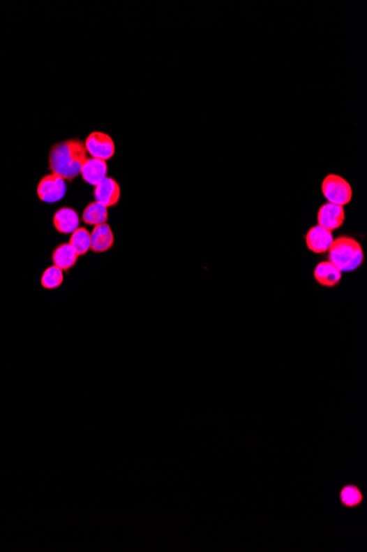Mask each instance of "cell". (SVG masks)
<instances>
[{
  "instance_id": "cell-2",
  "label": "cell",
  "mask_w": 367,
  "mask_h": 552,
  "mask_svg": "<svg viewBox=\"0 0 367 552\" xmlns=\"http://www.w3.org/2000/svg\"><path fill=\"white\" fill-rule=\"evenodd\" d=\"M328 261L341 273H351L362 266L364 250L354 238L340 236L334 240L329 249Z\"/></svg>"
},
{
  "instance_id": "cell-17",
  "label": "cell",
  "mask_w": 367,
  "mask_h": 552,
  "mask_svg": "<svg viewBox=\"0 0 367 552\" xmlns=\"http://www.w3.org/2000/svg\"><path fill=\"white\" fill-rule=\"evenodd\" d=\"M341 500L347 506H355L361 503L362 495L357 487L347 486L342 491Z\"/></svg>"
},
{
  "instance_id": "cell-13",
  "label": "cell",
  "mask_w": 367,
  "mask_h": 552,
  "mask_svg": "<svg viewBox=\"0 0 367 552\" xmlns=\"http://www.w3.org/2000/svg\"><path fill=\"white\" fill-rule=\"evenodd\" d=\"M78 257L80 256L68 242H63L53 250L51 261L61 270L70 271L77 263Z\"/></svg>"
},
{
  "instance_id": "cell-7",
  "label": "cell",
  "mask_w": 367,
  "mask_h": 552,
  "mask_svg": "<svg viewBox=\"0 0 367 552\" xmlns=\"http://www.w3.org/2000/svg\"><path fill=\"white\" fill-rule=\"evenodd\" d=\"M317 221L319 226L334 232L336 229L343 226L345 221V210L344 206L336 204L328 203L321 205L317 214Z\"/></svg>"
},
{
  "instance_id": "cell-4",
  "label": "cell",
  "mask_w": 367,
  "mask_h": 552,
  "mask_svg": "<svg viewBox=\"0 0 367 552\" xmlns=\"http://www.w3.org/2000/svg\"><path fill=\"white\" fill-rule=\"evenodd\" d=\"M86 152L95 159L108 160L114 158L116 154V145L114 139L108 133H101V131H93L87 136V138L84 141Z\"/></svg>"
},
{
  "instance_id": "cell-6",
  "label": "cell",
  "mask_w": 367,
  "mask_h": 552,
  "mask_svg": "<svg viewBox=\"0 0 367 552\" xmlns=\"http://www.w3.org/2000/svg\"><path fill=\"white\" fill-rule=\"evenodd\" d=\"M93 198L95 201L109 208H114L119 203L121 198V189L119 183L112 177H106L104 180L99 182L93 189Z\"/></svg>"
},
{
  "instance_id": "cell-5",
  "label": "cell",
  "mask_w": 367,
  "mask_h": 552,
  "mask_svg": "<svg viewBox=\"0 0 367 552\" xmlns=\"http://www.w3.org/2000/svg\"><path fill=\"white\" fill-rule=\"evenodd\" d=\"M66 181L60 175L49 173L40 179L36 194L44 203H57L66 194Z\"/></svg>"
},
{
  "instance_id": "cell-11",
  "label": "cell",
  "mask_w": 367,
  "mask_h": 552,
  "mask_svg": "<svg viewBox=\"0 0 367 552\" xmlns=\"http://www.w3.org/2000/svg\"><path fill=\"white\" fill-rule=\"evenodd\" d=\"M108 175V164L107 161L95 158H87L84 164L80 175L82 179L88 184L96 187L99 182L104 180Z\"/></svg>"
},
{
  "instance_id": "cell-3",
  "label": "cell",
  "mask_w": 367,
  "mask_h": 552,
  "mask_svg": "<svg viewBox=\"0 0 367 552\" xmlns=\"http://www.w3.org/2000/svg\"><path fill=\"white\" fill-rule=\"evenodd\" d=\"M321 192L328 203L347 205L353 198V189L344 177L338 175H327L321 184Z\"/></svg>"
},
{
  "instance_id": "cell-16",
  "label": "cell",
  "mask_w": 367,
  "mask_h": 552,
  "mask_svg": "<svg viewBox=\"0 0 367 552\" xmlns=\"http://www.w3.org/2000/svg\"><path fill=\"white\" fill-rule=\"evenodd\" d=\"M63 273L64 271L61 270L59 267L54 266V265L47 267L42 273L41 279H40L41 286H43L44 289L47 290H54L60 288L63 282H64V274Z\"/></svg>"
},
{
  "instance_id": "cell-8",
  "label": "cell",
  "mask_w": 367,
  "mask_h": 552,
  "mask_svg": "<svg viewBox=\"0 0 367 552\" xmlns=\"http://www.w3.org/2000/svg\"><path fill=\"white\" fill-rule=\"evenodd\" d=\"M306 246L315 254L328 253L334 242V234L328 229L319 226L311 227L306 234Z\"/></svg>"
},
{
  "instance_id": "cell-15",
  "label": "cell",
  "mask_w": 367,
  "mask_h": 552,
  "mask_svg": "<svg viewBox=\"0 0 367 552\" xmlns=\"http://www.w3.org/2000/svg\"><path fill=\"white\" fill-rule=\"evenodd\" d=\"M68 244L74 248L78 256H84L91 250V232L86 227H78L70 234Z\"/></svg>"
},
{
  "instance_id": "cell-10",
  "label": "cell",
  "mask_w": 367,
  "mask_h": 552,
  "mask_svg": "<svg viewBox=\"0 0 367 552\" xmlns=\"http://www.w3.org/2000/svg\"><path fill=\"white\" fill-rule=\"evenodd\" d=\"M114 245V236L110 225L100 224L93 226L91 232V250L95 254L106 253Z\"/></svg>"
},
{
  "instance_id": "cell-1",
  "label": "cell",
  "mask_w": 367,
  "mask_h": 552,
  "mask_svg": "<svg viewBox=\"0 0 367 552\" xmlns=\"http://www.w3.org/2000/svg\"><path fill=\"white\" fill-rule=\"evenodd\" d=\"M84 141L78 138L68 139L55 143L49 152V169L51 173L60 175L65 181L75 180L87 160Z\"/></svg>"
},
{
  "instance_id": "cell-14",
  "label": "cell",
  "mask_w": 367,
  "mask_h": 552,
  "mask_svg": "<svg viewBox=\"0 0 367 552\" xmlns=\"http://www.w3.org/2000/svg\"><path fill=\"white\" fill-rule=\"evenodd\" d=\"M109 219L108 209L106 206L99 203L97 201H93L87 204L82 214V219L84 223L91 226L105 224Z\"/></svg>"
},
{
  "instance_id": "cell-12",
  "label": "cell",
  "mask_w": 367,
  "mask_h": 552,
  "mask_svg": "<svg viewBox=\"0 0 367 552\" xmlns=\"http://www.w3.org/2000/svg\"><path fill=\"white\" fill-rule=\"evenodd\" d=\"M341 271L329 261H321L313 270V278L320 286L332 288L339 284L342 279Z\"/></svg>"
},
{
  "instance_id": "cell-9",
  "label": "cell",
  "mask_w": 367,
  "mask_h": 552,
  "mask_svg": "<svg viewBox=\"0 0 367 552\" xmlns=\"http://www.w3.org/2000/svg\"><path fill=\"white\" fill-rule=\"evenodd\" d=\"M53 226L60 234H72L80 227V215L70 206H62L53 215Z\"/></svg>"
}]
</instances>
